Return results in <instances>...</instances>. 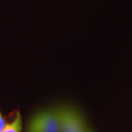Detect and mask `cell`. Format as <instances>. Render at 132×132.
Returning <instances> with one entry per match:
<instances>
[{
	"mask_svg": "<svg viewBox=\"0 0 132 132\" xmlns=\"http://www.w3.org/2000/svg\"><path fill=\"white\" fill-rule=\"evenodd\" d=\"M7 123H5V120L2 113L0 112V132H2V131L4 129V128L5 127Z\"/></svg>",
	"mask_w": 132,
	"mask_h": 132,
	"instance_id": "obj_4",
	"label": "cell"
},
{
	"mask_svg": "<svg viewBox=\"0 0 132 132\" xmlns=\"http://www.w3.org/2000/svg\"><path fill=\"white\" fill-rule=\"evenodd\" d=\"M27 132H61L59 108L35 114L29 121Z\"/></svg>",
	"mask_w": 132,
	"mask_h": 132,
	"instance_id": "obj_1",
	"label": "cell"
},
{
	"mask_svg": "<svg viewBox=\"0 0 132 132\" xmlns=\"http://www.w3.org/2000/svg\"><path fill=\"white\" fill-rule=\"evenodd\" d=\"M61 132H87L84 120L79 112L70 106L59 108Z\"/></svg>",
	"mask_w": 132,
	"mask_h": 132,
	"instance_id": "obj_2",
	"label": "cell"
},
{
	"mask_svg": "<svg viewBox=\"0 0 132 132\" xmlns=\"http://www.w3.org/2000/svg\"><path fill=\"white\" fill-rule=\"evenodd\" d=\"M22 131V119L19 112H17L14 120L11 123L6 124L2 132H21Z\"/></svg>",
	"mask_w": 132,
	"mask_h": 132,
	"instance_id": "obj_3",
	"label": "cell"
},
{
	"mask_svg": "<svg viewBox=\"0 0 132 132\" xmlns=\"http://www.w3.org/2000/svg\"></svg>",
	"mask_w": 132,
	"mask_h": 132,
	"instance_id": "obj_5",
	"label": "cell"
}]
</instances>
